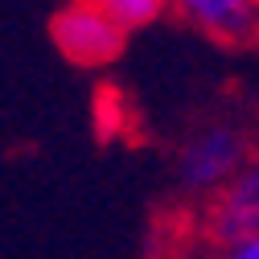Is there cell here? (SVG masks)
<instances>
[{
	"label": "cell",
	"mask_w": 259,
	"mask_h": 259,
	"mask_svg": "<svg viewBox=\"0 0 259 259\" xmlns=\"http://www.w3.org/2000/svg\"><path fill=\"white\" fill-rule=\"evenodd\" d=\"M247 165V136L231 123H206L177 148V181L193 193L231 185Z\"/></svg>",
	"instance_id": "1"
},
{
	"label": "cell",
	"mask_w": 259,
	"mask_h": 259,
	"mask_svg": "<svg viewBox=\"0 0 259 259\" xmlns=\"http://www.w3.org/2000/svg\"><path fill=\"white\" fill-rule=\"evenodd\" d=\"M50 37L58 54L74 62V66H107L123 50V29L95 5V0H74V5L58 9L50 21Z\"/></svg>",
	"instance_id": "2"
},
{
	"label": "cell",
	"mask_w": 259,
	"mask_h": 259,
	"mask_svg": "<svg viewBox=\"0 0 259 259\" xmlns=\"http://www.w3.org/2000/svg\"><path fill=\"white\" fill-rule=\"evenodd\" d=\"M177 13L214 41H251L259 33V0H173Z\"/></svg>",
	"instance_id": "3"
},
{
	"label": "cell",
	"mask_w": 259,
	"mask_h": 259,
	"mask_svg": "<svg viewBox=\"0 0 259 259\" xmlns=\"http://www.w3.org/2000/svg\"><path fill=\"white\" fill-rule=\"evenodd\" d=\"M214 235L226 247L247 235H259V160H251L214 202Z\"/></svg>",
	"instance_id": "4"
},
{
	"label": "cell",
	"mask_w": 259,
	"mask_h": 259,
	"mask_svg": "<svg viewBox=\"0 0 259 259\" xmlns=\"http://www.w3.org/2000/svg\"><path fill=\"white\" fill-rule=\"evenodd\" d=\"M95 5L127 33V29H144V25L160 21V13H165L169 0H95Z\"/></svg>",
	"instance_id": "5"
},
{
	"label": "cell",
	"mask_w": 259,
	"mask_h": 259,
	"mask_svg": "<svg viewBox=\"0 0 259 259\" xmlns=\"http://www.w3.org/2000/svg\"><path fill=\"white\" fill-rule=\"evenodd\" d=\"M222 259H259V235H247V239L231 243Z\"/></svg>",
	"instance_id": "6"
}]
</instances>
